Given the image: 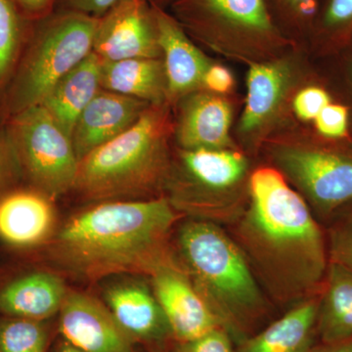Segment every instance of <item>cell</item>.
Segmentation results:
<instances>
[{"label":"cell","mask_w":352,"mask_h":352,"mask_svg":"<svg viewBox=\"0 0 352 352\" xmlns=\"http://www.w3.org/2000/svg\"><path fill=\"white\" fill-rule=\"evenodd\" d=\"M351 71H352V69H351Z\"/></svg>","instance_id":"ab89813d"},{"label":"cell","mask_w":352,"mask_h":352,"mask_svg":"<svg viewBox=\"0 0 352 352\" xmlns=\"http://www.w3.org/2000/svg\"><path fill=\"white\" fill-rule=\"evenodd\" d=\"M68 291L63 275L39 263L34 252L0 245V315L50 321Z\"/></svg>","instance_id":"9c48e42d"},{"label":"cell","mask_w":352,"mask_h":352,"mask_svg":"<svg viewBox=\"0 0 352 352\" xmlns=\"http://www.w3.org/2000/svg\"><path fill=\"white\" fill-rule=\"evenodd\" d=\"M175 1H177V0H160V2H161V4L164 3H175ZM161 4H159V6H161Z\"/></svg>","instance_id":"74e56055"},{"label":"cell","mask_w":352,"mask_h":352,"mask_svg":"<svg viewBox=\"0 0 352 352\" xmlns=\"http://www.w3.org/2000/svg\"><path fill=\"white\" fill-rule=\"evenodd\" d=\"M234 80L230 72L221 66H210L204 76L201 85L217 94H226L233 87Z\"/></svg>","instance_id":"d6a6232c"},{"label":"cell","mask_w":352,"mask_h":352,"mask_svg":"<svg viewBox=\"0 0 352 352\" xmlns=\"http://www.w3.org/2000/svg\"><path fill=\"white\" fill-rule=\"evenodd\" d=\"M170 132L163 104L149 106L131 129L80 160L74 191L91 203L157 198L171 170Z\"/></svg>","instance_id":"277c9868"},{"label":"cell","mask_w":352,"mask_h":352,"mask_svg":"<svg viewBox=\"0 0 352 352\" xmlns=\"http://www.w3.org/2000/svg\"><path fill=\"white\" fill-rule=\"evenodd\" d=\"M274 157L280 173L300 188L319 221H330L352 203L351 155L319 148L282 147Z\"/></svg>","instance_id":"ba28073f"},{"label":"cell","mask_w":352,"mask_h":352,"mask_svg":"<svg viewBox=\"0 0 352 352\" xmlns=\"http://www.w3.org/2000/svg\"><path fill=\"white\" fill-rule=\"evenodd\" d=\"M54 352H85L82 349H78V347L72 346L68 342L65 340H62L57 344L56 349Z\"/></svg>","instance_id":"8d00e7d4"},{"label":"cell","mask_w":352,"mask_h":352,"mask_svg":"<svg viewBox=\"0 0 352 352\" xmlns=\"http://www.w3.org/2000/svg\"><path fill=\"white\" fill-rule=\"evenodd\" d=\"M247 170L245 157L230 149H182L166 183L168 200L184 217L217 224L235 222L244 210L231 197Z\"/></svg>","instance_id":"8992f818"},{"label":"cell","mask_w":352,"mask_h":352,"mask_svg":"<svg viewBox=\"0 0 352 352\" xmlns=\"http://www.w3.org/2000/svg\"><path fill=\"white\" fill-rule=\"evenodd\" d=\"M122 0H67L71 10L100 18Z\"/></svg>","instance_id":"e575fe53"},{"label":"cell","mask_w":352,"mask_h":352,"mask_svg":"<svg viewBox=\"0 0 352 352\" xmlns=\"http://www.w3.org/2000/svg\"><path fill=\"white\" fill-rule=\"evenodd\" d=\"M168 197L92 203L58 227L36 259L83 282L148 276L176 258L171 238L180 219Z\"/></svg>","instance_id":"6da1fadb"},{"label":"cell","mask_w":352,"mask_h":352,"mask_svg":"<svg viewBox=\"0 0 352 352\" xmlns=\"http://www.w3.org/2000/svg\"><path fill=\"white\" fill-rule=\"evenodd\" d=\"M153 347H154V351H153V352H166V351H164L163 349H162V346H153Z\"/></svg>","instance_id":"f35d334b"},{"label":"cell","mask_w":352,"mask_h":352,"mask_svg":"<svg viewBox=\"0 0 352 352\" xmlns=\"http://www.w3.org/2000/svg\"><path fill=\"white\" fill-rule=\"evenodd\" d=\"M231 118L230 106L219 96L190 95L183 102L178 118V144L183 150L228 149L231 145Z\"/></svg>","instance_id":"d6986e66"},{"label":"cell","mask_w":352,"mask_h":352,"mask_svg":"<svg viewBox=\"0 0 352 352\" xmlns=\"http://www.w3.org/2000/svg\"><path fill=\"white\" fill-rule=\"evenodd\" d=\"M322 135L328 138H342L349 127V111L342 105L329 104L315 119Z\"/></svg>","instance_id":"f546056e"},{"label":"cell","mask_w":352,"mask_h":352,"mask_svg":"<svg viewBox=\"0 0 352 352\" xmlns=\"http://www.w3.org/2000/svg\"><path fill=\"white\" fill-rule=\"evenodd\" d=\"M54 201L22 184L0 197V245L38 251L57 230Z\"/></svg>","instance_id":"5bb4252c"},{"label":"cell","mask_w":352,"mask_h":352,"mask_svg":"<svg viewBox=\"0 0 352 352\" xmlns=\"http://www.w3.org/2000/svg\"><path fill=\"white\" fill-rule=\"evenodd\" d=\"M287 80V69L282 65H252L248 75L247 102L241 131L251 132L263 126L281 100Z\"/></svg>","instance_id":"603a6c76"},{"label":"cell","mask_w":352,"mask_h":352,"mask_svg":"<svg viewBox=\"0 0 352 352\" xmlns=\"http://www.w3.org/2000/svg\"><path fill=\"white\" fill-rule=\"evenodd\" d=\"M2 126L17 157L24 184L53 201L73 190L80 160L72 138L43 106L11 116Z\"/></svg>","instance_id":"52a82bcc"},{"label":"cell","mask_w":352,"mask_h":352,"mask_svg":"<svg viewBox=\"0 0 352 352\" xmlns=\"http://www.w3.org/2000/svg\"><path fill=\"white\" fill-rule=\"evenodd\" d=\"M32 24L13 0H0V126L7 90L29 38Z\"/></svg>","instance_id":"cb8c5ba5"},{"label":"cell","mask_w":352,"mask_h":352,"mask_svg":"<svg viewBox=\"0 0 352 352\" xmlns=\"http://www.w3.org/2000/svg\"><path fill=\"white\" fill-rule=\"evenodd\" d=\"M307 352H352V336L335 342H318Z\"/></svg>","instance_id":"d590c367"},{"label":"cell","mask_w":352,"mask_h":352,"mask_svg":"<svg viewBox=\"0 0 352 352\" xmlns=\"http://www.w3.org/2000/svg\"><path fill=\"white\" fill-rule=\"evenodd\" d=\"M150 280L173 342H190L215 329L224 328L197 289L177 254L161 266Z\"/></svg>","instance_id":"8fae6325"},{"label":"cell","mask_w":352,"mask_h":352,"mask_svg":"<svg viewBox=\"0 0 352 352\" xmlns=\"http://www.w3.org/2000/svg\"><path fill=\"white\" fill-rule=\"evenodd\" d=\"M98 18L69 10L32 22L7 90L2 124L11 116L41 105L53 87L92 52Z\"/></svg>","instance_id":"5b68a950"},{"label":"cell","mask_w":352,"mask_h":352,"mask_svg":"<svg viewBox=\"0 0 352 352\" xmlns=\"http://www.w3.org/2000/svg\"><path fill=\"white\" fill-rule=\"evenodd\" d=\"M330 104V96L319 87H307L296 95L294 109L298 118L303 120L316 119L326 106Z\"/></svg>","instance_id":"4dcf8cb0"},{"label":"cell","mask_w":352,"mask_h":352,"mask_svg":"<svg viewBox=\"0 0 352 352\" xmlns=\"http://www.w3.org/2000/svg\"><path fill=\"white\" fill-rule=\"evenodd\" d=\"M103 302L134 342L160 346L171 340L170 327L151 285L136 276L124 278L106 287Z\"/></svg>","instance_id":"9a60e30c"},{"label":"cell","mask_w":352,"mask_h":352,"mask_svg":"<svg viewBox=\"0 0 352 352\" xmlns=\"http://www.w3.org/2000/svg\"><path fill=\"white\" fill-rule=\"evenodd\" d=\"M329 263L352 271V208L337 214L326 229Z\"/></svg>","instance_id":"484cf974"},{"label":"cell","mask_w":352,"mask_h":352,"mask_svg":"<svg viewBox=\"0 0 352 352\" xmlns=\"http://www.w3.org/2000/svg\"><path fill=\"white\" fill-rule=\"evenodd\" d=\"M63 340L85 352H135L134 340L107 305L83 292L69 289L59 311Z\"/></svg>","instance_id":"4fadbf2b"},{"label":"cell","mask_w":352,"mask_h":352,"mask_svg":"<svg viewBox=\"0 0 352 352\" xmlns=\"http://www.w3.org/2000/svg\"><path fill=\"white\" fill-rule=\"evenodd\" d=\"M92 52L102 62L157 59L162 51L153 2L122 0L98 18Z\"/></svg>","instance_id":"30bf717a"},{"label":"cell","mask_w":352,"mask_h":352,"mask_svg":"<svg viewBox=\"0 0 352 352\" xmlns=\"http://www.w3.org/2000/svg\"><path fill=\"white\" fill-rule=\"evenodd\" d=\"M175 344V352H235L232 337L224 328L215 329L190 342Z\"/></svg>","instance_id":"f1b7e54d"},{"label":"cell","mask_w":352,"mask_h":352,"mask_svg":"<svg viewBox=\"0 0 352 352\" xmlns=\"http://www.w3.org/2000/svg\"><path fill=\"white\" fill-rule=\"evenodd\" d=\"M24 184L17 157L3 126H0V197Z\"/></svg>","instance_id":"83f0119b"},{"label":"cell","mask_w":352,"mask_h":352,"mask_svg":"<svg viewBox=\"0 0 352 352\" xmlns=\"http://www.w3.org/2000/svg\"><path fill=\"white\" fill-rule=\"evenodd\" d=\"M266 4H274L286 19L296 24H303L314 19L318 0H265Z\"/></svg>","instance_id":"1f68e13d"},{"label":"cell","mask_w":352,"mask_h":352,"mask_svg":"<svg viewBox=\"0 0 352 352\" xmlns=\"http://www.w3.org/2000/svg\"><path fill=\"white\" fill-rule=\"evenodd\" d=\"M48 321L0 315V352H48Z\"/></svg>","instance_id":"d4e9b609"},{"label":"cell","mask_w":352,"mask_h":352,"mask_svg":"<svg viewBox=\"0 0 352 352\" xmlns=\"http://www.w3.org/2000/svg\"><path fill=\"white\" fill-rule=\"evenodd\" d=\"M249 196L234 240L258 283L284 305L320 293L329 267L327 237L307 201L271 168L252 173Z\"/></svg>","instance_id":"7a4b0ae2"},{"label":"cell","mask_w":352,"mask_h":352,"mask_svg":"<svg viewBox=\"0 0 352 352\" xmlns=\"http://www.w3.org/2000/svg\"><path fill=\"white\" fill-rule=\"evenodd\" d=\"M100 83L102 89L132 97L150 105H161L168 97L164 62L159 59L101 61Z\"/></svg>","instance_id":"44dd1931"},{"label":"cell","mask_w":352,"mask_h":352,"mask_svg":"<svg viewBox=\"0 0 352 352\" xmlns=\"http://www.w3.org/2000/svg\"><path fill=\"white\" fill-rule=\"evenodd\" d=\"M56 1L57 0H13L23 16L32 22L43 19L52 14L53 7Z\"/></svg>","instance_id":"836d02e7"},{"label":"cell","mask_w":352,"mask_h":352,"mask_svg":"<svg viewBox=\"0 0 352 352\" xmlns=\"http://www.w3.org/2000/svg\"><path fill=\"white\" fill-rule=\"evenodd\" d=\"M101 60L94 52L61 78L41 106L72 138L76 120L102 89Z\"/></svg>","instance_id":"ffe728a7"},{"label":"cell","mask_w":352,"mask_h":352,"mask_svg":"<svg viewBox=\"0 0 352 352\" xmlns=\"http://www.w3.org/2000/svg\"><path fill=\"white\" fill-rule=\"evenodd\" d=\"M322 291V289H321ZM321 292L289 308L267 327L238 342L235 352H307L319 342Z\"/></svg>","instance_id":"ac0fdd59"},{"label":"cell","mask_w":352,"mask_h":352,"mask_svg":"<svg viewBox=\"0 0 352 352\" xmlns=\"http://www.w3.org/2000/svg\"><path fill=\"white\" fill-rule=\"evenodd\" d=\"M314 19L324 34H347L352 31V0H318Z\"/></svg>","instance_id":"4316f807"},{"label":"cell","mask_w":352,"mask_h":352,"mask_svg":"<svg viewBox=\"0 0 352 352\" xmlns=\"http://www.w3.org/2000/svg\"><path fill=\"white\" fill-rule=\"evenodd\" d=\"M157 29V41L164 56L168 98L187 96L203 83L210 64L187 36L175 16L164 11L163 6L153 2Z\"/></svg>","instance_id":"e0dca14e"},{"label":"cell","mask_w":352,"mask_h":352,"mask_svg":"<svg viewBox=\"0 0 352 352\" xmlns=\"http://www.w3.org/2000/svg\"><path fill=\"white\" fill-rule=\"evenodd\" d=\"M317 333L319 342H329L352 336V271L329 263L322 287Z\"/></svg>","instance_id":"7402d4cb"},{"label":"cell","mask_w":352,"mask_h":352,"mask_svg":"<svg viewBox=\"0 0 352 352\" xmlns=\"http://www.w3.org/2000/svg\"><path fill=\"white\" fill-rule=\"evenodd\" d=\"M175 19L199 34H229L254 38L278 34L265 0H177Z\"/></svg>","instance_id":"7c38bea8"},{"label":"cell","mask_w":352,"mask_h":352,"mask_svg":"<svg viewBox=\"0 0 352 352\" xmlns=\"http://www.w3.org/2000/svg\"><path fill=\"white\" fill-rule=\"evenodd\" d=\"M149 106L144 101L101 89L80 113L72 134L78 160L131 129Z\"/></svg>","instance_id":"2e32d148"},{"label":"cell","mask_w":352,"mask_h":352,"mask_svg":"<svg viewBox=\"0 0 352 352\" xmlns=\"http://www.w3.org/2000/svg\"><path fill=\"white\" fill-rule=\"evenodd\" d=\"M178 227L176 254L234 342L256 333L268 305L239 245L207 220L190 219Z\"/></svg>","instance_id":"3957f363"}]
</instances>
